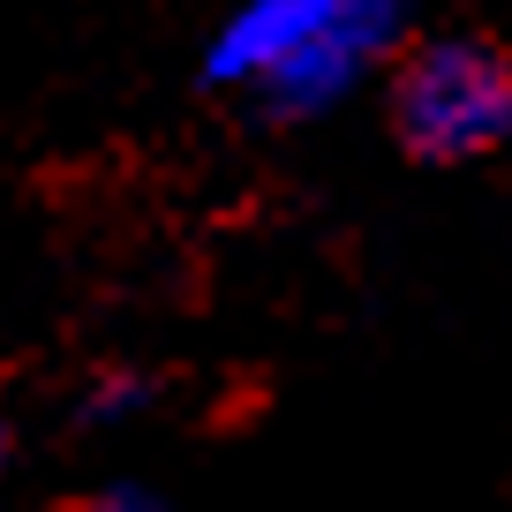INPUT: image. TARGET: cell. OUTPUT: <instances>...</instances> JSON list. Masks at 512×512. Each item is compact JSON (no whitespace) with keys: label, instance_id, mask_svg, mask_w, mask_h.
<instances>
[{"label":"cell","instance_id":"cell-1","mask_svg":"<svg viewBox=\"0 0 512 512\" xmlns=\"http://www.w3.org/2000/svg\"><path fill=\"white\" fill-rule=\"evenodd\" d=\"M407 0H241L204 46L211 91H249L272 121H317L400 46Z\"/></svg>","mask_w":512,"mask_h":512},{"label":"cell","instance_id":"cell-2","mask_svg":"<svg viewBox=\"0 0 512 512\" xmlns=\"http://www.w3.org/2000/svg\"><path fill=\"white\" fill-rule=\"evenodd\" d=\"M392 128L430 166H467L512 144V53L475 31H445L400 53Z\"/></svg>","mask_w":512,"mask_h":512},{"label":"cell","instance_id":"cell-3","mask_svg":"<svg viewBox=\"0 0 512 512\" xmlns=\"http://www.w3.org/2000/svg\"><path fill=\"white\" fill-rule=\"evenodd\" d=\"M128 407H144V384H136V377H113L106 392H91V415L98 422H121Z\"/></svg>","mask_w":512,"mask_h":512},{"label":"cell","instance_id":"cell-4","mask_svg":"<svg viewBox=\"0 0 512 512\" xmlns=\"http://www.w3.org/2000/svg\"><path fill=\"white\" fill-rule=\"evenodd\" d=\"M83 512H166L159 497H144V490H106L98 505H83Z\"/></svg>","mask_w":512,"mask_h":512},{"label":"cell","instance_id":"cell-5","mask_svg":"<svg viewBox=\"0 0 512 512\" xmlns=\"http://www.w3.org/2000/svg\"><path fill=\"white\" fill-rule=\"evenodd\" d=\"M0 460H8V437H0Z\"/></svg>","mask_w":512,"mask_h":512}]
</instances>
